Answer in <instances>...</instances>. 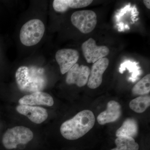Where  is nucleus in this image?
<instances>
[{"instance_id":"9","label":"nucleus","mask_w":150,"mask_h":150,"mask_svg":"<svg viewBox=\"0 0 150 150\" xmlns=\"http://www.w3.org/2000/svg\"><path fill=\"white\" fill-rule=\"evenodd\" d=\"M16 110L18 113L25 115L36 124L43 123L48 117L47 110L39 106L20 105L17 106Z\"/></svg>"},{"instance_id":"2","label":"nucleus","mask_w":150,"mask_h":150,"mask_svg":"<svg viewBox=\"0 0 150 150\" xmlns=\"http://www.w3.org/2000/svg\"><path fill=\"white\" fill-rule=\"evenodd\" d=\"M43 22L38 19L30 20L25 23L21 29L20 39L24 46H34L39 43L45 33Z\"/></svg>"},{"instance_id":"5","label":"nucleus","mask_w":150,"mask_h":150,"mask_svg":"<svg viewBox=\"0 0 150 150\" xmlns=\"http://www.w3.org/2000/svg\"><path fill=\"white\" fill-rule=\"evenodd\" d=\"M82 50L86 61L89 64L94 63L105 58L109 53V48L105 46H98L93 38H89L83 43Z\"/></svg>"},{"instance_id":"4","label":"nucleus","mask_w":150,"mask_h":150,"mask_svg":"<svg viewBox=\"0 0 150 150\" xmlns=\"http://www.w3.org/2000/svg\"><path fill=\"white\" fill-rule=\"evenodd\" d=\"M73 25L84 34L92 32L97 23L96 13L91 10L79 11L75 12L71 16Z\"/></svg>"},{"instance_id":"3","label":"nucleus","mask_w":150,"mask_h":150,"mask_svg":"<svg viewBox=\"0 0 150 150\" xmlns=\"http://www.w3.org/2000/svg\"><path fill=\"white\" fill-rule=\"evenodd\" d=\"M33 134L28 128L23 126H17L8 129L2 139L4 146L7 149H15L18 145L25 144L32 140Z\"/></svg>"},{"instance_id":"15","label":"nucleus","mask_w":150,"mask_h":150,"mask_svg":"<svg viewBox=\"0 0 150 150\" xmlns=\"http://www.w3.org/2000/svg\"><path fill=\"white\" fill-rule=\"evenodd\" d=\"M116 147L110 150H139V145L134 138L126 136L117 137L115 140Z\"/></svg>"},{"instance_id":"14","label":"nucleus","mask_w":150,"mask_h":150,"mask_svg":"<svg viewBox=\"0 0 150 150\" xmlns=\"http://www.w3.org/2000/svg\"><path fill=\"white\" fill-rule=\"evenodd\" d=\"M138 123L134 118H129L123 122L121 127L116 131V137L126 136L134 138L138 134Z\"/></svg>"},{"instance_id":"13","label":"nucleus","mask_w":150,"mask_h":150,"mask_svg":"<svg viewBox=\"0 0 150 150\" xmlns=\"http://www.w3.org/2000/svg\"><path fill=\"white\" fill-rule=\"evenodd\" d=\"M16 79L18 88L23 91H28L33 79L29 72V68L21 66L17 70Z\"/></svg>"},{"instance_id":"8","label":"nucleus","mask_w":150,"mask_h":150,"mask_svg":"<svg viewBox=\"0 0 150 150\" xmlns=\"http://www.w3.org/2000/svg\"><path fill=\"white\" fill-rule=\"evenodd\" d=\"M109 60L106 58L100 59L94 63L90 70L88 86L91 89L97 88L101 84L103 75L109 65Z\"/></svg>"},{"instance_id":"1","label":"nucleus","mask_w":150,"mask_h":150,"mask_svg":"<svg viewBox=\"0 0 150 150\" xmlns=\"http://www.w3.org/2000/svg\"><path fill=\"white\" fill-rule=\"evenodd\" d=\"M95 123L93 112L88 110H83L62 123L60 131L62 136L67 139L76 140L90 131Z\"/></svg>"},{"instance_id":"12","label":"nucleus","mask_w":150,"mask_h":150,"mask_svg":"<svg viewBox=\"0 0 150 150\" xmlns=\"http://www.w3.org/2000/svg\"><path fill=\"white\" fill-rule=\"evenodd\" d=\"M92 0H54L53 6L54 10L59 13H64L69 9L80 8L86 7L91 4Z\"/></svg>"},{"instance_id":"18","label":"nucleus","mask_w":150,"mask_h":150,"mask_svg":"<svg viewBox=\"0 0 150 150\" xmlns=\"http://www.w3.org/2000/svg\"><path fill=\"white\" fill-rule=\"evenodd\" d=\"M144 5L147 8L150 9V0H144L143 1Z\"/></svg>"},{"instance_id":"7","label":"nucleus","mask_w":150,"mask_h":150,"mask_svg":"<svg viewBox=\"0 0 150 150\" xmlns=\"http://www.w3.org/2000/svg\"><path fill=\"white\" fill-rule=\"evenodd\" d=\"M90 69L85 65L76 64L67 72L66 82L68 84H76L79 87L87 83Z\"/></svg>"},{"instance_id":"16","label":"nucleus","mask_w":150,"mask_h":150,"mask_svg":"<svg viewBox=\"0 0 150 150\" xmlns=\"http://www.w3.org/2000/svg\"><path fill=\"white\" fill-rule=\"evenodd\" d=\"M150 105V97L149 96L138 97L132 100L129 103L130 108L137 113H142Z\"/></svg>"},{"instance_id":"11","label":"nucleus","mask_w":150,"mask_h":150,"mask_svg":"<svg viewBox=\"0 0 150 150\" xmlns=\"http://www.w3.org/2000/svg\"><path fill=\"white\" fill-rule=\"evenodd\" d=\"M19 103L22 105H45L52 106L54 104L53 98L49 94L37 91L25 96L19 100Z\"/></svg>"},{"instance_id":"17","label":"nucleus","mask_w":150,"mask_h":150,"mask_svg":"<svg viewBox=\"0 0 150 150\" xmlns=\"http://www.w3.org/2000/svg\"><path fill=\"white\" fill-rule=\"evenodd\" d=\"M150 91V74L146 75L135 84L132 89L134 95L144 96L149 93Z\"/></svg>"},{"instance_id":"10","label":"nucleus","mask_w":150,"mask_h":150,"mask_svg":"<svg viewBox=\"0 0 150 150\" xmlns=\"http://www.w3.org/2000/svg\"><path fill=\"white\" fill-rule=\"evenodd\" d=\"M121 114V105L115 100H110L108 103L106 110L98 116L97 121L101 125L115 122L120 118Z\"/></svg>"},{"instance_id":"6","label":"nucleus","mask_w":150,"mask_h":150,"mask_svg":"<svg viewBox=\"0 0 150 150\" xmlns=\"http://www.w3.org/2000/svg\"><path fill=\"white\" fill-rule=\"evenodd\" d=\"M55 58L60 67L61 73L64 74L76 64L79 58V54L75 49L64 48L57 51Z\"/></svg>"}]
</instances>
